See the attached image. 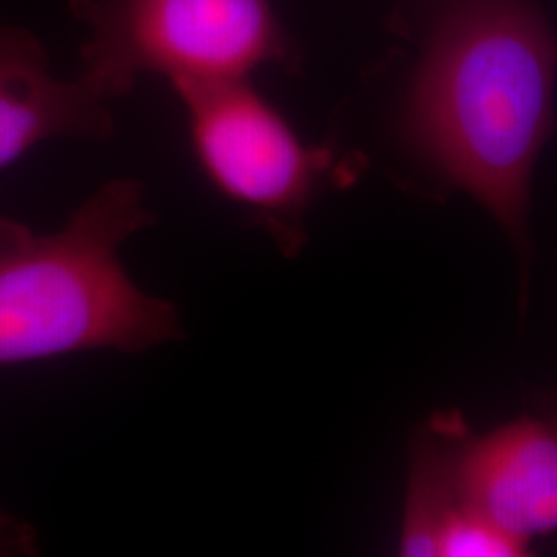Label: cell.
I'll return each instance as SVG.
<instances>
[{
	"label": "cell",
	"instance_id": "7a4b0ae2",
	"mask_svg": "<svg viewBox=\"0 0 557 557\" xmlns=\"http://www.w3.org/2000/svg\"><path fill=\"white\" fill-rule=\"evenodd\" d=\"M156 221L133 178L106 182L57 232L0 218V366L143 354L182 337L178 308L140 289L120 260Z\"/></svg>",
	"mask_w": 557,
	"mask_h": 557
},
{
	"label": "cell",
	"instance_id": "6da1fadb",
	"mask_svg": "<svg viewBox=\"0 0 557 557\" xmlns=\"http://www.w3.org/2000/svg\"><path fill=\"white\" fill-rule=\"evenodd\" d=\"M557 41L520 0H475L419 64L405 135L524 248L529 178L552 126Z\"/></svg>",
	"mask_w": 557,
	"mask_h": 557
},
{
	"label": "cell",
	"instance_id": "5b68a950",
	"mask_svg": "<svg viewBox=\"0 0 557 557\" xmlns=\"http://www.w3.org/2000/svg\"><path fill=\"white\" fill-rule=\"evenodd\" d=\"M460 506L502 533L529 539L557 531V421L520 419L469 436L460 418L434 419L423 434Z\"/></svg>",
	"mask_w": 557,
	"mask_h": 557
},
{
	"label": "cell",
	"instance_id": "3957f363",
	"mask_svg": "<svg viewBox=\"0 0 557 557\" xmlns=\"http://www.w3.org/2000/svg\"><path fill=\"white\" fill-rule=\"evenodd\" d=\"M71 9L87 32L79 77L108 101L147 75L174 87L296 60L271 0H71Z\"/></svg>",
	"mask_w": 557,
	"mask_h": 557
},
{
	"label": "cell",
	"instance_id": "8992f818",
	"mask_svg": "<svg viewBox=\"0 0 557 557\" xmlns=\"http://www.w3.org/2000/svg\"><path fill=\"white\" fill-rule=\"evenodd\" d=\"M110 103L79 75L57 77L32 32L0 25V170L46 140L108 139Z\"/></svg>",
	"mask_w": 557,
	"mask_h": 557
},
{
	"label": "cell",
	"instance_id": "277c9868",
	"mask_svg": "<svg viewBox=\"0 0 557 557\" xmlns=\"http://www.w3.org/2000/svg\"><path fill=\"white\" fill-rule=\"evenodd\" d=\"M200 170L221 197L275 239L283 255L304 244V218L333 153L299 139L277 108L244 79L174 85Z\"/></svg>",
	"mask_w": 557,
	"mask_h": 557
}]
</instances>
